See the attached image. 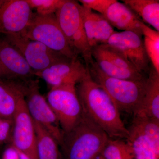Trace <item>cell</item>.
Masks as SVG:
<instances>
[{
	"label": "cell",
	"instance_id": "cell-1",
	"mask_svg": "<svg viewBox=\"0 0 159 159\" xmlns=\"http://www.w3.org/2000/svg\"><path fill=\"white\" fill-rule=\"evenodd\" d=\"M83 112L111 139L128 138L120 111L109 96L92 79L89 73L76 85Z\"/></svg>",
	"mask_w": 159,
	"mask_h": 159
},
{
	"label": "cell",
	"instance_id": "cell-2",
	"mask_svg": "<svg viewBox=\"0 0 159 159\" xmlns=\"http://www.w3.org/2000/svg\"><path fill=\"white\" fill-rule=\"evenodd\" d=\"M110 138L83 112L77 124L64 134L60 145L62 159H94L101 154Z\"/></svg>",
	"mask_w": 159,
	"mask_h": 159
},
{
	"label": "cell",
	"instance_id": "cell-3",
	"mask_svg": "<svg viewBox=\"0 0 159 159\" xmlns=\"http://www.w3.org/2000/svg\"><path fill=\"white\" fill-rule=\"evenodd\" d=\"M87 67L92 79L105 91L119 111L134 115L136 113L145 95L147 77L139 80L110 77L101 70L94 60Z\"/></svg>",
	"mask_w": 159,
	"mask_h": 159
},
{
	"label": "cell",
	"instance_id": "cell-4",
	"mask_svg": "<svg viewBox=\"0 0 159 159\" xmlns=\"http://www.w3.org/2000/svg\"><path fill=\"white\" fill-rule=\"evenodd\" d=\"M55 15L69 45L77 55H81L87 66L93 59L84 27L80 4L77 1L64 0Z\"/></svg>",
	"mask_w": 159,
	"mask_h": 159
},
{
	"label": "cell",
	"instance_id": "cell-5",
	"mask_svg": "<svg viewBox=\"0 0 159 159\" xmlns=\"http://www.w3.org/2000/svg\"><path fill=\"white\" fill-rule=\"evenodd\" d=\"M36 41L55 52L72 59L77 55L69 45L57 22L55 14L42 15L33 13L29 25L21 34Z\"/></svg>",
	"mask_w": 159,
	"mask_h": 159
},
{
	"label": "cell",
	"instance_id": "cell-6",
	"mask_svg": "<svg viewBox=\"0 0 159 159\" xmlns=\"http://www.w3.org/2000/svg\"><path fill=\"white\" fill-rule=\"evenodd\" d=\"M75 84L51 88L47 102L55 114L64 134L68 132L79 122L83 111Z\"/></svg>",
	"mask_w": 159,
	"mask_h": 159
},
{
	"label": "cell",
	"instance_id": "cell-7",
	"mask_svg": "<svg viewBox=\"0 0 159 159\" xmlns=\"http://www.w3.org/2000/svg\"><path fill=\"white\" fill-rule=\"evenodd\" d=\"M38 82L31 80L25 83V100L30 116L50 133L59 146L62 142L63 132L59 122L46 99L39 91Z\"/></svg>",
	"mask_w": 159,
	"mask_h": 159
},
{
	"label": "cell",
	"instance_id": "cell-8",
	"mask_svg": "<svg viewBox=\"0 0 159 159\" xmlns=\"http://www.w3.org/2000/svg\"><path fill=\"white\" fill-rule=\"evenodd\" d=\"M92 56L101 70L109 77L128 80L145 78L125 57L107 44H102L91 49Z\"/></svg>",
	"mask_w": 159,
	"mask_h": 159
},
{
	"label": "cell",
	"instance_id": "cell-9",
	"mask_svg": "<svg viewBox=\"0 0 159 159\" xmlns=\"http://www.w3.org/2000/svg\"><path fill=\"white\" fill-rule=\"evenodd\" d=\"M12 148L30 159H38L34 121L26 106L25 97L20 100L13 118Z\"/></svg>",
	"mask_w": 159,
	"mask_h": 159
},
{
	"label": "cell",
	"instance_id": "cell-10",
	"mask_svg": "<svg viewBox=\"0 0 159 159\" xmlns=\"http://www.w3.org/2000/svg\"><path fill=\"white\" fill-rule=\"evenodd\" d=\"M6 38L21 53L34 72L43 70L67 57L21 34L7 35Z\"/></svg>",
	"mask_w": 159,
	"mask_h": 159
},
{
	"label": "cell",
	"instance_id": "cell-11",
	"mask_svg": "<svg viewBox=\"0 0 159 159\" xmlns=\"http://www.w3.org/2000/svg\"><path fill=\"white\" fill-rule=\"evenodd\" d=\"M142 37L132 31H116L107 44L119 52L137 70L144 74L149 73L150 61Z\"/></svg>",
	"mask_w": 159,
	"mask_h": 159
},
{
	"label": "cell",
	"instance_id": "cell-12",
	"mask_svg": "<svg viewBox=\"0 0 159 159\" xmlns=\"http://www.w3.org/2000/svg\"><path fill=\"white\" fill-rule=\"evenodd\" d=\"M89 74L88 68L78 58H66L43 70L34 72V76L41 78L51 88L63 84H77Z\"/></svg>",
	"mask_w": 159,
	"mask_h": 159
},
{
	"label": "cell",
	"instance_id": "cell-13",
	"mask_svg": "<svg viewBox=\"0 0 159 159\" xmlns=\"http://www.w3.org/2000/svg\"><path fill=\"white\" fill-rule=\"evenodd\" d=\"M32 14L26 0H0V33L6 36L22 34Z\"/></svg>",
	"mask_w": 159,
	"mask_h": 159
},
{
	"label": "cell",
	"instance_id": "cell-14",
	"mask_svg": "<svg viewBox=\"0 0 159 159\" xmlns=\"http://www.w3.org/2000/svg\"><path fill=\"white\" fill-rule=\"evenodd\" d=\"M34 76L20 51L7 39H0V78L27 81Z\"/></svg>",
	"mask_w": 159,
	"mask_h": 159
},
{
	"label": "cell",
	"instance_id": "cell-15",
	"mask_svg": "<svg viewBox=\"0 0 159 159\" xmlns=\"http://www.w3.org/2000/svg\"><path fill=\"white\" fill-rule=\"evenodd\" d=\"M83 23L89 45L92 48L105 44L116 32L113 27L103 17L80 5Z\"/></svg>",
	"mask_w": 159,
	"mask_h": 159
},
{
	"label": "cell",
	"instance_id": "cell-16",
	"mask_svg": "<svg viewBox=\"0 0 159 159\" xmlns=\"http://www.w3.org/2000/svg\"><path fill=\"white\" fill-rule=\"evenodd\" d=\"M112 27L123 31H132L142 36L143 22L124 3L116 1L103 16Z\"/></svg>",
	"mask_w": 159,
	"mask_h": 159
},
{
	"label": "cell",
	"instance_id": "cell-17",
	"mask_svg": "<svg viewBox=\"0 0 159 159\" xmlns=\"http://www.w3.org/2000/svg\"><path fill=\"white\" fill-rule=\"evenodd\" d=\"M25 82L0 78V118L13 120L20 100L25 97Z\"/></svg>",
	"mask_w": 159,
	"mask_h": 159
},
{
	"label": "cell",
	"instance_id": "cell-18",
	"mask_svg": "<svg viewBox=\"0 0 159 159\" xmlns=\"http://www.w3.org/2000/svg\"><path fill=\"white\" fill-rule=\"evenodd\" d=\"M135 115L159 120V74L152 66L147 77V85L142 105Z\"/></svg>",
	"mask_w": 159,
	"mask_h": 159
},
{
	"label": "cell",
	"instance_id": "cell-19",
	"mask_svg": "<svg viewBox=\"0 0 159 159\" xmlns=\"http://www.w3.org/2000/svg\"><path fill=\"white\" fill-rule=\"evenodd\" d=\"M33 121L38 159H62L57 141L42 125Z\"/></svg>",
	"mask_w": 159,
	"mask_h": 159
},
{
	"label": "cell",
	"instance_id": "cell-20",
	"mask_svg": "<svg viewBox=\"0 0 159 159\" xmlns=\"http://www.w3.org/2000/svg\"><path fill=\"white\" fill-rule=\"evenodd\" d=\"M122 2L142 20L159 31L158 0H123Z\"/></svg>",
	"mask_w": 159,
	"mask_h": 159
},
{
	"label": "cell",
	"instance_id": "cell-21",
	"mask_svg": "<svg viewBox=\"0 0 159 159\" xmlns=\"http://www.w3.org/2000/svg\"><path fill=\"white\" fill-rule=\"evenodd\" d=\"M129 129L125 141L132 148L135 159H159L150 141L133 124Z\"/></svg>",
	"mask_w": 159,
	"mask_h": 159
},
{
	"label": "cell",
	"instance_id": "cell-22",
	"mask_svg": "<svg viewBox=\"0 0 159 159\" xmlns=\"http://www.w3.org/2000/svg\"><path fill=\"white\" fill-rule=\"evenodd\" d=\"M132 124L150 141L159 156V120L141 115H134Z\"/></svg>",
	"mask_w": 159,
	"mask_h": 159
},
{
	"label": "cell",
	"instance_id": "cell-23",
	"mask_svg": "<svg viewBox=\"0 0 159 159\" xmlns=\"http://www.w3.org/2000/svg\"><path fill=\"white\" fill-rule=\"evenodd\" d=\"M142 30L146 54L152 67L159 74V31L152 29L144 23Z\"/></svg>",
	"mask_w": 159,
	"mask_h": 159
},
{
	"label": "cell",
	"instance_id": "cell-24",
	"mask_svg": "<svg viewBox=\"0 0 159 159\" xmlns=\"http://www.w3.org/2000/svg\"><path fill=\"white\" fill-rule=\"evenodd\" d=\"M100 154L105 159H135L130 145L121 139L110 138Z\"/></svg>",
	"mask_w": 159,
	"mask_h": 159
},
{
	"label": "cell",
	"instance_id": "cell-25",
	"mask_svg": "<svg viewBox=\"0 0 159 159\" xmlns=\"http://www.w3.org/2000/svg\"><path fill=\"white\" fill-rule=\"evenodd\" d=\"M31 9H36L38 14L48 15L55 14L64 0H26Z\"/></svg>",
	"mask_w": 159,
	"mask_h": 159
},
{
	"label": "cell",
	"instance_id": "cell-26",
	"mask_svg": "<svg viewBox=\"0 0 159 159\" xmlns=\"http://www.w3.org/2000/svg\"><path fill=\"white\" fill-rule=\"evenodd\" d=\"M116 0H80L81 5L85 8L98 11L104 15L111 5L116 2Z\"/></svg>",
	"mask_w": 159,
	"mask_h": 159
},
{
	"label": "cell",
	"instance_id": "cell-27",
	"mask_svg": "<svg viewBox=\"0 0 159 159\" xmlns=\"http://www.w3.org/2000/svg\"><path fill=\"white\" fill-rule=\"evenodd\" d=\"M13 120L0 118V142L6 141L12 134Z\"/></svg>",
	"mask_w": 159,
	"mask_h": 159
},
{
	"label": "cell",
	"instance_id": "cell-28",
	"mask_svg": "<svg viewBox=\"0 0 159 159\" xmlns=\"http://www.w3.org/2000/svg\"><path fill=\"white\" fill-rule=\"evenodd\" d=\"M16 150V149H15ZM17 152L18 155V159H30L29 157L25 155L22 152L16 150Z\"/></svg>",
	"mask_w": 159,
	"mask_h": 159
},
{
	"label": "cell",
	"instance_id": "cell-29",
	"mask_svg": "<svg viewBox=\"0 0 159 159\" xmlns=\"http://www.w3.org/2000/svg\"><path fill=\"white\" fill-rule=\"evenodd\" d=\"M94 159H105L101 156V154H99V155L96 157Z\"/></svg>",
	"mask_w": 159,
	"mask_h": 159
}]
</instances>
